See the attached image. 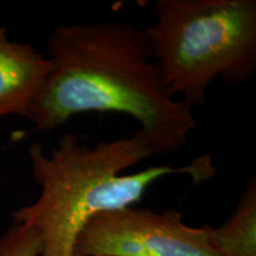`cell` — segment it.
<instances>
[{
    "instance_id": "4",
    "label": "cell",
    "mask_w": 256,
    "mask_h": 256,
    "mask_svg": "<svg viewBox=\"0 0 256 256\" xmlns=\"http://www.w3.org/2000/svg\"><path fill=\"white\" fill-rule=\"evenodd\" d=\"M210 228L186 226L174 210L107 211L88 220L74 256H220L211 244Z\"/></svg>"
},
{
    "instance_id": "3",
    "label": "cell",
    "mask_w": 256,
    "mask_h": 256,
    "mask_svg": "<svg viewBox=\"0 0 256 256\" xmlns=\"http://www.w3.org/2000/svg\"><path fill=\"white\" fill-rule=\"evenodd\" d=\"M144 32L172 96L194 110L217 78L232 84L256 72L255 0H158Z\"/></svg>"
},
{
    "instance_id": "5",
    "label": "cell",
    "mask_w": 256,
    "mask_h": 256,
    "mask_svg": "<svg viewBox=\"0 0 256 256\" xmlns=\"http://www.w3.org/2000/svg\"><path fill=\"white\" fill-rule=\"evenodd\" d=\"M54 68L52 60L30 44L10 40L6 28H0V119L25 116Z\"/></svg>"
},
{
    "instance_id": "7",
    "label": "cell",
    "mask_w": 256,
    "mask_h": 256,
    "mask_svg": "<svg viewBox=\"0 0 256 256\" xmlns=\"http://www.w3.org/2000/svg\"><path fill=\"white\" fill-rule=\"evenodd\" d=\"M42 252L43 242L34 226L14 222L0 236V256H40Z\"/></svg>"
},
{
    "instance_id": "6",
    "label": "cell",
    "mask_w": 256,
    "mask_h": 256,
    "mask_svg": "<svg viewBox=\"0 0 256 256\" xmlns=\"http://www.w3.org/2000/svg\"><path fill=\"white\" fill-rule=\"evenodd\" d=\"M210 241L220 256H256V179L252 178L230 218L210 228Z\"/></svg>"
},
{
    "instance_id": "2",
    "label": "cell",
    "mask_w": 256,
    "mask_h": 256,
    "mask_svg": "<svg viewBox=\"0 0 256 256\" xmlns=\"http://www.w3.org/2000/svg\"><path fill=\"white\" fill-rule=\"evenodd\" d=\"M152 156L139 132L95 146L76 134L64 133L50 154L42 144H32L28 159L40 194L34 204L12 214L14 222L37 229L43 242L40 256H74L76 240L92 216L132 208L168 176L188 174L200 184L216 174L209 156L182 168L162 165L121 174Z\"/></svg>"
},
{
    "instance_id": "1",
    "label": "cell",
    "mask_w": 256,
    "mask_h": 256,
    "mask_svg": "<svg viewBox=\"0 0 256 256\" xmlns=\"http://www.w3.org/2000/svg\"><path fill=\"white\" fill-rule=\"evenodd\" d=\"M48 52L55 68L24 116L37 130H55L78 114L119 113L140 124L153 156L188 144L194 110L172 96L142 28L119 20L60 25Z\"/></svg>"
}]
</instances>
